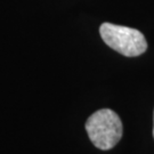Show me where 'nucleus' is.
<instances>
[{
	"label": "nucleus",
	"instance_id": "obj_1",
	"mask_svg": "<svg viewBox=\"0 0 154 154\" xmlns=\"http://www.w3.org/2000/svg\"><path fill=\"white\" fill-rule=\"evenodd\" d=\"M86 130L91 143L99 149H111L122 137V122L110 109L96 111L86 122Z\"/></svg>",
	"mask_w": 154,
	"mask_h": 154
},
{
	"label": "nucleus",
	"instance_id": "obj_2",
	"mask_svg": "<svg viewBox=\"0 0 154 154\" xmlns=\"http://www.w3.org/2000/svg\"><path fill=\"white\" fill-rule=\"evenodd\" d=\"M99 33L109 47L127 57L142 55L147 49L144 34L136 29L103 23L99 28Z\"/></svg>",
	"mask_w": 154,
	"mask_h": 154
},
{
	"label": "nucleus",
	"instance_id": "obj_3",
	"mask_svg": "<svg viewBox=\"0 0 154 154\" xmlns=\"http://www.w3.org/2000/svg\"><path fill=\"white\" fill-rule=\"evenodd\" d=\"M153 138H154V113H153Z\"/></svg>",
	"mask_w": 154,
	"mask_h": 154
}]
</instances>
